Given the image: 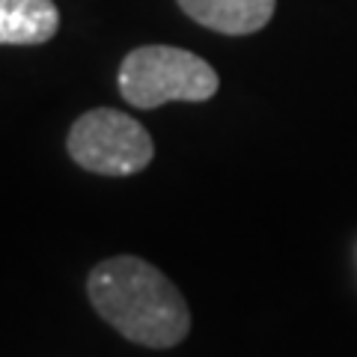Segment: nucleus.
<instances>
[{
    "label": "nucleus",
    "mask_w": 357,
    "mask_h": 357,
    "mask_svg": "<svg viewBox=\"0 0 357 357\" xmlns=\"http://www.w3.org/2000/svg\"><path fill=\"white\" fill-rule=\"evenodd\" d=\"M96 312L122 337L146 349H173L191 331V310L161 268L140 256H114L86 277Z\"/></svg>",
    "instance_id": "obj_1"
},
{
    "label": "nucleus",
    "mask_w": 357,
    "mask_h": 357,
    "mask_svg": "<svg viewBox=\"0 0 357 357\" xmlns=\"http://www.w3.org/2000/svg\"><path fill=\"white\" fill-rule=\"evenodd\" d=\"M218 86V72L199 54L173 45L134 48L119 66V93L140 110L167 102H208Z\"/></svg>",
    "instance_id": "obj_2"
},
{
    "label": "nucleus",
    "mask_w": 357,
    "mask_h": 357,
    "mask_svg": "<svg viewBox=\"0 0 357 357\" xmlns=\"http://www.w3.org/2000/svg\"><path fill=\"white\" fill-rule=\"evenodd\" d=\"M66 146L77 167L98 176H134L146 170L155 155L149 131L114 107H96L77 116Z\"/></svg>",
    "instance_id": "obj_3"
},
{
    "label": "nucleus",
    "mask_w": 357,
    "mask_h": 357,
    "mask_svg": "<svg viewBox=\"0 0 357 357\" xmlns=\"http://www.w3.org/2000/svg\"><path fill=\"white\" fill-rule=\"evenodd\" d=\"M182 13L215 33L250 36L274 15L277 0H178Z\"/></svg>",
    "instance_id": "obj_4"
},
{
    "label": "nucleus",
    "mask_w": 357,
    "mask_h": 357,
    "mask_svg": "<svg viewBox=\"0 0 357 357\" xmlns=\"http://www.w3.org/2000/svg\"><path fill=\"white\" fill-rule=\"evenodd\" d=\"M57 30L54 0H0V45H42Z\"/></svg>",
    "instance_id": "obj_5"
}]
</instances>
